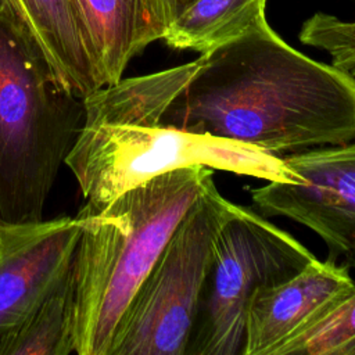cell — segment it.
Returning a JSON list of instances; mask_svg holds the SVG:
<instances>
[{"instance_id":"6da1fadb","label":"cell","mask_w":355,"mask_h":355,"mask_svg":"<svg viewBox=\"0 0 355 355\" xmlns=\"http://www.w3.org/2000/svg\"><path fill=\"white\" fill-rule=\"evenodd\" d=\"M162 125L277 157L355 139V78L287 44L269 25L198 58Z\"/></svg>"},{"instance_id":"7a4b0ae2","label":"cell","mask_w":355,"mask_h":355,"mask_svg":"<svg viewBox=\"0 0 355 355\" xmlns=\"http://www.w3.org/2000/svg\"><path fill=\"white\" fill-rule=\"evenodd\" d=\"M196 165L159 175L110 204L83 205L73 252V351L108 355L115 329L173 230L214 182Z\"/></svg>"},{"instance_id":"3957f363","label":"cell","mask_w":355,"mask_h":355,"mask_svg":"<svg viewBox=\"0 0 355 355\" xmlns=\"http://www.w3.org/2000/svg\"><path fill=\"white\" fill-rule=\"evenodd\" d=\"M85 121L10 7L0 6V220L43 219L44 205Z\"/></svg>"},{"instance_id":"277c9868","label":"cell","mask_w":355,"mask_h":355,"mask_svg":"<svg viewBox=\"0 0 355 355\" xmlns=\"http://www.w3.org/2000/svg\"><path fill=\"white\" fill-rule=\"evenodd\" d=\"M64 164L92 208L159 175L196 165L268 182L302 183L283 157L162 123L83 125Z\"/></svg>"},{"instance_id":"5b68a950","label":"cell","mask_w":355,"mask_h":355,"mask_svg":"<svg viewBox=\"0 0 355 355\" xmlns=\"http://www.w3.org/2000/svg\"><path fill=\"white\" fill-rule=\"evenodd\" d=\"M237 207L214 182L191 204L123 312L108 355H186L216 237Z\"/></svg>"},{"instance_id":"8992f818","label":"cell","mask_w":355,"mask_h":355,"mask_svg":"<svg viewBox=\"0 0 355 355\" xmlns=\"http://www.w3.org/2000/svg\"><path fill=\"white\" fill-rule=\"evenodd\" d=\"M315 258L294 236L239 205L216 237L186 355H240L252 295Z\"/></svg>"},{"instance_id":"52a82bcc","label":"cell","mask_w":355,"mask_h":355,"mask_svg":"<svg viewBox=\"0 0 355 355\" xmlns=\"http://www.w3.org/2000/svg\"><path fill=\"white\" fill-rule=\"evenodd\" d=\"M302 183L268 182L250 191L263 216H284L315 232L330 257L355 272V139L283 157Z\"/></svg>"},{"instance_id":"ba28073f","label":"cell","mask_w":355,"mask_h":355,"mask_svg":"<svg viewBox=\"0 0 355 355\" xmlns=\"http://www.w3.org/2000/svg\"><path fill=\"white\" fill-rule=\"evenodd\" d=\"M79 236L76 216L0 220V340L37 306L67 269Z\"/></svg>"},{"instance_id":"9c48e42d","label":"cell","mask_w":355,"mask_h":355,"mask_svg":"<svg viewBox=\"0 0 355 355\" xmlns=\"http://www.w3.org/2000/svg\"><path fill=\"white\" fill-rule=\"evenodd\" d=\"M354 288L349 269L329 257L315 258L291 277L258 290L248 306L240 355H275Z\"/></svg>"},{"instance_id":"30bf717a","label":"cell","mask_w":355,"mask_h":355,"mask_svg":"<svg viewBox=\"0 0 355 355\" xmlns=\"http://www.w3.org/2000/svg\"><path fill=\"white\" fill-rule=\"evenodd\" d=\"M19 19L60 82L79 97L105 86L76 0H17Z\"/></svg>"},{"instance_id":"8fae6325","label":"cell","mask_w":355,"mask_h":355,"mask_svg":"<svg viewBox=\"0 0 355 355\" xmlns=\"http://www.w3.org/2000/svg\"><path fill=\"white\" fill-rule=\"evenodd\" d=\"M104 85L118 82L132 58L162 40L153 0H76Z\"/></svg>"},{"instance_id":"7c38bea8","label":"cell","mask_w":355,"mask_h":355,"mask_svg":"<svg viewBox=\"0 0 355 355\" xmlns=\"http://www.w3.org/2000/svg\"><path fill=\"white\" fill-rule=\"evenodd\" d=\"M198 67V58L135 78H121L83 97V125L140 123L157 125Z\"/></svg>"},{"instance_id":"4fadbf2b","label":"cell","mask_w":355,"mask_h":355,"mask_svg":"<svg viewBox=\"0 0 355 355\" xmlns=\"http://www.w3.org/2000/svg\"><path fill=\"white\" fill-rule=\"evenodd\" d=\"M73 257L37 306L0 340V355H68L73 351Z\"/></svg>"},{"instance_id":"5bb4252c","label":"cell","mask_w":355,"mask_h":355,"mask_svg":"<svg viewBox=\"0 0 355 355\" xmlns=\"http://www.w3.org/2000/svg\"><path fill=\"white\" fill-rule=\"evenodd\" d=\"M266 0H197L166 29L162 40L176 50L204 54L266 22Z\"/></svg>"},{"instance_id":"9a60e30c","label":"cell","mask_w":355,"mask_h":355,"mask_svg":"<svg viewBox=\"0 0 355 355\" xmlns=\"http://www.w3.org/2000/svg\"><path fill=\"white\" fill-rule=\"evenodd\" d=\"M300 40L327 51L331 67L355 78V22H344L334 15L316 12L302 24Z\"/></svg>"},{"instance_id":"2e32d148","label":"cell","mask_w":355,"mask_h":355,"mask_svg":"<svg viewBox=\"0 0 355 355\" xmlns=\"http://www.w3.org/2000/svg\"><path fill=\"white\" fill-rule=\"evenodd\" d=\"M159 21L166 32L168 26L178 19L197 0H153Z\"/></svg>"},{"instance_id":"e0dca14e","label":"cell","mask_w":355,"mask_h":355,"mask_svg":"<svg viewBox=\"0 0 355 355\" xmlns=\"http://www.w3.org/2000/svg\"><path fill=\"white\" fill-rule=\"evenodd\" d=\"M0 6H6L10 7L12 10V12L19 18V11H18V6H17V0H0Z\"/></svg>"}]
</instances>
